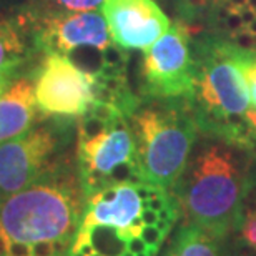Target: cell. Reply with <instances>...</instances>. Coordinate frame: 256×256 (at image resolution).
<instances>
[{
	"mask_svg": "<svg viewBox=\"0 0 256 256\" xmlns=\"http://www.w3.org/2000/svg\"><path fill=\"white\" fill-rule=\"evenodd\" d=\"M180 214L176 193L150 182L105 186L85 196L66 256H160Z\"/></svg>",
	"mask_w": 256,
	"mask_h": 256,
	"instance_id": "obj_1",
	"label": "cell"
},
{
	"mask_svg": "<svg viewBox=\"0 0 256 256\" xmlns=\"http://www.w3.org/2000/svg\"><path fill=\"white\" fill-rule=\"evenodd\" d=\"M85 194L66 160L0 200V256H66Z\"/></svg>",
	"mask_w": 256,
	"mask_h": 256,
	"instance_id": "obj_2",
	"label": "cell"
},
{
	"mask_svg": "<svg viewBox=\"0 0 256 256\" xmlns=\"http://www.w3.org/2000/svg\"><path fill=\"white\" fill-rule=\"evenodd\" d=\"M254 158L253 152L224 138L198 140L175 188L185 222L222 240L233 234L254 185Z\"/></svg>",
	"mask_w": 256,
	"mask_h": 256,
	"instance_id": "obj_3",
	"label": "cell"
},
{
	"mask_svg": "<svg viewBox=\"0 0 256 256\" xmlns=\"http://www.w3.org/2000/svg\"><path fill=\"white\" fill-rule=\"evenodd\" d=\"M194 86L188 100L203 135L224 138L256 155V138L246 124L252 105L236 64L238 44L222 35H202L193 44Z\"/></svg>",
	"mask_w": 256,
	"mask_h": 256,
	"instance_id": "obj_4",
	"label": "cell"
},
{
	"mask_svg": "<svg viewBox=\"0 0 256 256\" xmlns=\"http://www.w3.org/2000/svg\"><path fill=\"white\" fill-rule=\"evenodd\" d=\"M130 124L143 180L175 192L200 133L188 100H142Z\"/></svg>",
	"mask_w": 256,
	"mask_h": 256,
	"instance_id": "obj_5",
	"label": "cell"
},
{
	"mask_svg": "<svg viewBox=\"0 0 256 256\" xmlns=\"http://www.w3.org/2000/svg\"><path fill=\"white\" fill-rule=\"evenodd\" d=\"M75 168L85 196L122 182L143 180L130 115L98 102L76 124Z\"/></svg>",
	"mask_w": 256,
	"mask_h": 256,
	"instance_id": "obj_6",
	"label": "cell"
},
{
	"mask_svg": "<svg viewBox=\"0 0 256 256\" xmlns=\"http://www.w3.org/2000/svg\"><path fill=\"white\" fill-rule=\"evenodd\" d=\"M44 118L24 135L0 145V200L28 186L65 160L72 120Z\"/></svg>",
	"mask_w": 256,
	"mask_h": 256,
	"instance_id": "obj_7",
	"label": "cell"
},
{
	"mask_svg": "<svg viewBox=\"0 0 256 256\" xmlns=\"http://www.w3.org/2000/svg\"><path fill=\"white\" fill-rule=\"evenodd\" d=\"M34 72L35 102L42 116L74 120L100 102V85L70 58L44 55Z\"/></svg>",
	"mask_w": 256,
	"mask_h": 256,
	"instance_id": "obj_8",
	"label": "cell"
},
{
	"mask_svg": "<svg viewBox=\"0 0 256 256\" xmlns=\"http://www.w3.org/2000/svg\"><path fill=\"white\" fill-rule=\"evenodd\" d=\"M142 100H190L194 62L190 34L178 24L145 48L140 66Z\"/></svg>",
	"mask_w": 256,
	"mask_h": 256,
	"instance_id": "obj_9",
	"label": "cell"
},
{
	"mask_svg": "<svg viewBox=\"0 0 256 256\" xmlns=\"http://www.w3.org/2000/svg\"><path fill=\"white\" fill-rule=\"evenodd\" d=\"M100 10L122 50H145L170 30V20L155 0H104Z\"/></svg>",
	"mask_w": 256,
	"mask_h": 256,
	"instance_id": "obj_10",
	"label": "cell"
},
{
	"mask_svg": "<svg viewBox=\"0 0 256 256\" xmlns=\"http://www.w3.org/2000/svg\"><path fill=\"white\" fill-rule=\"evenodd\" d=\"M34 72L18 74L0 96V145L24 135L37 124Z\"/></svg>",
	"mask_w": 256,
	"mask_h": 256,
	"instance_id": "obj_11",
	"label": "cell"
},
{
	"mask_svg": "<svg viewBox=\"0 0 256 256\" xmlns=\"http://www.w3.org/2000/svg\"><path fill=\"white\" fill-rule=\"evenodd\" d=\"M38 54L27 14H0V74H17Z\"/></svg>",
	"mask_w": 256,
	"mask_h": 256,
	"instance_id": "obj_12",
	"label": "cell"
},
{
	"mask_svg": "<svg viewBox=\"0 0 256 256\" xmlns=\"http://www.w3.org/2000/svg\"><path fill=\"white\" fill-rule=\"evenodd\" d=\"M224 242L196 224L183 222L162 256H223Z\"/></svg>",
	"mask_w": 256,
	"mask_h": 256,
	"instance_id": "obj_13",
	"label": "cell"
},
{
	"mask_svg": "<svg viewBox=\"0 0 256 256\" xmlns=\"http://www.w3.org/2000/svg\"><path fill=\"white\" fill-rule=\"evenodd\" d=\"M102 4L104 0H27L24 10L30 17H48L96 10Z\"/></svg>",
	"mask_w": 256,
	"mask_h": 256,
	"instance_id": "obj_14",
	"label": "cell"
},
{
	"mask_svg": "<svg viewBox=\"0 0 256 256\" xmlns=\"http://www.w3.org/2000/svg\"><path fill=\"white\" fill-rule=\"evenodd\" d=\"M233 234H236L240 246L256 256V203L244 204L242 218Z\"/></svg>",
	"mask_w": 256,
	"mask_h": 256,
	"instance_id": "obj_15",
	"label": "cell"
},
{
	"mask_svg": "<svg viewBox=\"0 0 256 256\" xmlns=\"http://www.w3.org/2000/svg\"><path fill=\"white\" fill-rule=\"evenodd\" d=\"M236 64H238V68L242 72L244 82H246L252 105L256 108V50L238 45Z\"/></svg>",
	"mask_w": 256,
	"mask_h": 256,
	"instance_id": "obj_16",
	"label": "cell"
},
{
	"mask_svg": "<svg viewBox=\"0 0 256 256\" xmlns=\"http://www.w3.org/2000/svg\"><path fill=\"white\" fill-rule=\"evenodd\" d=\"M222 2H224V0H180L183 8L188 10V12H203V10L212 12Z\"/></svg>",
	"mask_w": 256,
	"mask_h": 256,
	"instance_id": "obj_17",
	"label": "cell"
},
{
	"mask_svg": "<svg viewBox=\"0 0 256 256\" xmlns=\"http://www.w3.org/2000/svg\"><path fill=\"white\" fill-rule=\"evenodd\" d=\"M17 75H18V72H17V74H0V96H2L5 92H7L10 84H12L14 78Z\"/></svg>",
	"mask_w": 256,
	"mask_h": 256,
	"instance_id": "obj_18",
	"label": "cell"
}]
</instances>
